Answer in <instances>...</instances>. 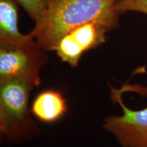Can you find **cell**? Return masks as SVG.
Returning a JSON list of instances; mask_svg holds the SVG:
<instances>
[{
  "instance_id": "1",
  "label": "cell",
  "mask_w": 147,
  "mask_h": 147,
  "mask_svg": "<svg viewBox=\"0 0 147 147\" xmlns=\"http://www.w3.org/2000/svg\"><path fill=\"white\" fill-rule=\"evenodd\" d=\"M117 0H50L40 22L29 32L39 47L55 51L59 42L76 27L89 22L103 24L109 31L117 28Z\"/></svg>"
},
{
  "instance_id": "2",
  "label": "cell",
  "mask_w": 147,
  "mask_h": 147,
  "mask_svg": "<svg viewBox=\"0 0 147 147\" xmlns=\"http://www.w3.org/2000/svg\"><path fill=\"white\" fill-rule=\"evenodd\" d=\"M34 87L19 79L0 80V134L1 144H14L37 135L28 108Z\"/></svg>"
},
{
  "instance_id": "3",
  "label": "cell",
  "mask_w": 147,
  "mask_h": 147,
  "mask_svg": "<svg viewBox=\"0 0 147 147\" xmlns=\"http://www.w3.org/2000/svg\"><path fill=\"white\" fill-rule=\"evenodd\" d=\"M47 59V51L38 45L0 48V80L19 79L38 87L41 83L40 71Z\"/></svg>"
},
{
  "instance_id": "4",
  "label": "cell",
  "mask_w": 147,
  "mask_h": 147,
  "mask_svg": "<svg viewBox=\"0 0 147 147\" xmlns=\"http://www.w3.org/2000/svg\"><path fill=\"white\" fill-rule=\"evenodd\" d=\"M110 87L111 99L120 104L123 114L106 117L104 127L122 147H147V107L139 110L129 109L122 100L123 88L118 90Z\"/></svg>"
},
{
  "instance_id": "5",
  "label": "cell",
  "mask_w": 147,
  "mask_h": 147,
  "mask_svg": "<svg viewBox=\"0 0 147 147\" xmlns=\"http://www.w3.org/2000/svg\"><path fill=\"white\" fill-rule=\"evenodd\" d=\"M107 27L97 22H89L74 29L59 42L55 51L62 61L77 67L82 55L106 41Z\"/></svg>"
},
{
  "instance_id": "6",
  "label": "cell",
  "mask_w": 147,
  "mask_h": 147,
  "mask_svg": "<svg viewBox=\"0 0 147 147\" xmlns=\"http://www.w3.org/2000/svg\"><path fill=\"white\" fill-rule=\"evenodd\" d=\"M18 5L15 0H0V48L37 45L29 33L20 32Z\"/></svg>"
},
{
  "instance_id": "7",
  "label": "cell",
  "mask_w": 147,
  "mask_h": 147,
  "mask_svg": "<svg viewBox=\"0 0 147 147\" xmlns=\"http://www.w3.org/2000/svg\"><path fill=\"white\" fill-rule=\"evenodd\" d=\"M67 111L65 98L59 91L48 89L37 95L32 106V112L38 120L54 123Z\"/></svg>"
},
{
  "instance_id": "8",
  "label": "cell",
  "mask_w": 147,
  "mask_h": 147,
  "mask_svg": "<svg viewBox=\"0 0 147 147\" xmlns=\"http://www.w3.org/2000/svg\"><path fill=\"white\" fill-rule=\"evenodd\" d=\"M29 17L37 24L40 21L49 7L50 0H15Z\"/></svg>"
},
{
  "instance_id": "9",
  "label": "cell",
  "mask_w": 147,
  "mask_h": 147,
  "mask_svg": "<svg viewBox=\"0 0 147 147\" xmlns=\"http://www.w3.org/2000/svg\"><path fill=\"white\" fill-rule=\"evenodd\" d=\"M115 9L119 14L138 12L147 14V0H117Z\"/></svg>"
}]
</instances>
